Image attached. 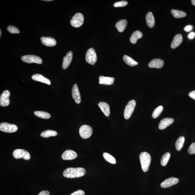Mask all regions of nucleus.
I'll use <instances>...</instances> for the list:
<instances>
[{
  "instance_id": "nucleus-1",
  "label": "nucleus",
  "mask_w": 195,
  "mask_h": 195,
  "mask_svg": "<svg viewBox=\"0 0 195 195\" xmlns=\"http://www.w3.org/2000/svg\"><path fill=\"white\" fill-rule=\"evenodd\" d=\"M86 171L84 168L82 167L69 168L63 172L64 177L68 178H76L83 176L86 174Z\"/></svg>"
},
{
  "instance_id": "nucleus-2",
  "label": "nucleus",
  "mask_w": 195,
  "mask_h": 195,
  "mask_svg": "<svg viewBox=\"0 0 195 195\" xmlns=\"http://www.w3.org/2000/svg\"><path fill=\"white\" fill-rule=\"evenodd\" d=\"M140 160L143 171H148L151 161L150 155L146 152H142L140 155Z\"/></svg>"
},
{
  "instance_id": "nucleus-3",
  "label": "nucleus",
  "mask_w": 195,
  "mask_h": 195,
  "mask_svg": "<svg viewBox=\"0 0 195 195\" xmlns=\"http://www.w3.org/2000/svg\"><path fill=\"white\" fill-rule=\"evenodd\" d=\"M84 22V16L81 13H78L73 16L70 22L72 26L74 28H79L82 26Z\"/></svg>"
},
{
  "instance_id": "nucleus-4",
  "label": "nucleus",
  "mask_w": 195,
  "mask_h": 195,
  "mask_svg": "<svg viewBox=\"0 0 195 195\" xmlns=\"http://www.w3.org/2000/svg\"><path fill=\"white\" fill-rule=\"evenodd\" d=\"M136 105L135 101L132 100L129 101L126 105L124 111V117L126 120L129 119L134 111Z\"/></svg>"
},
{
  "instance_id": "nucleus-5",
  "label": "nucleus",
  "mask_w": 195,
  "mask_h": 195,
  "mask_svg": "<svg viewBox=\"0 0 195 195\" xmlns=\"http://www.w3.org/2000/svg\"><path fill=\"white\" fill-rule=\"evenodd\" d=\"M13 155L14 158L16 159L22 158L26 160H29L30 159V153L23 149H16L13 151Z\"/></svg>"
},
{
  "instance_id": "nucleus-6",
  "label": "nucleus",
  "mask_w": 195,
  "mask_h": 195,
  "mask_svg": "<svg viewBox=\"0 0 195 195\" xmlns=\"http://www.w3.org/2000/svg\"><path fill=\"white\" fill-rule=\"evenodd\" d=\"M86 59L88 63L93 65L97 61V58L96 53L94 49L92 48L89 49L87 51Z\"/></svg>"
},
{
  "instance_id": "nucleus-7",
  "label": "nucleus",
  "mask_w": 195,
  "mask_h": 195,
  "mask_svg": "<svg viewBox=\"0 0 195 195\" xmlns=\"http://www.w3.org/2000/svg\"><path fill=\"white\" fill-rule=\"evenodd\" d=\"M93 129L92 127L88 125H83L79 129V134L81 137L84 139L88 138L92 136Z\"/></svg>"
},
{
  "instance_id": "nucleus-8",
  "label": "nucleus",
  "mask_w": 195,
  "mask_h": 195,
  "mask_svg": "<svg viewBox=\"0 0 195 195\" xmlns=\"http://www.w3.org/2000/svg\"><path fill=\"white\" fill-rule=\"evenodd\" d=\"M22 60L25 63H35L38 64L42 63V60L38 56L34 55H27L22 56Z\"/></svg>"
},
{
  "instance_id": "nucleus-9",
  "label": "nucleus",
  "mask_w": 195,
  "mask_h": 195,
  "mask_svg": "<svg viewBox=\"0 0 195 195\" xmlns=\"http://www.w3.org/2000/svg\"><path fill=\"white\" fill-rule=\"evenodd\" d=\"M18 129L17 126L14 124L7 123H2L0 124V130L2 132L12 133L16 132Z\"/></svg>"
},
{
  "instance_id": "nucleus-10",
  "label": "nucleus",
  "mask_w": 195,
  "mask_h": 195,
  "mask_svg": "<svg viewBox=\"0 0 195 195\" xmlns=\"http://www.w3.org/2000/svg\"><path fill=\"white\" fill-rule=\"evenodd\" d=\"M10 93L9 90L4 91L0 97V105L2 107L8 106L10 103Z\"/></svg>"
},
{
  "instance_id": "nucleus-11",
  "label": "nucleus",
  "mask_w": 195,
  "mask_h": 195,
  "mask_svg": "<svg viewBox=\"0 0 195 195\" xmlns=\"http://www.w3.org/2000/svg\"><path fill=\"white\" fill-rule=\"evenodd\" d=\"M179 182L178 178L176 177H170L165 180L161 184V186L163 188H167L169 187L175 185Z\"/></svg>"
},
{
  "instance_id": "nucleus-12",
  "label": "nucleus",
  "mask_w": 195,
  "mask_h": 195,
  "mask_svg": "<svg viewBox=\"0 0 195 195\" xmlns=\"http://www.w3.org/2000/svg\"><path fill=\"white\" fill-rule=\"evenodd\" d=\"M77 157V153L75 151L70 150L64 151L62 155V158L64 160H72L75 159Z\"/></svg>"
},
{
  "instance_id": "nucleus-13",
  "label": "nucleus",
  "mask_w": 195,
  "mask_h": 195,
  "mask_svg": "<svg viewBox=\"0 0 195 195\" xmlns=\"http://www.w3.org/2000/svg\"><path fill=\"white\" fill-rule=\"evenodd\" d=\"M72 97L75 102L77 104H80L81 101V97L80 91L78 85L75 84L73 87L72 90Z\"/></svg>"
},
{
  "instance_id": "nucleus-14",
  "label": "nucleus",
  "mask_w": 195,
  "mask_h": 195,
  "mask_svg": "<svg viewBox=\"0 0 195 195\" xmlns=\"http://www.w3.org/2000/svg\"><path fill=\"white\" fill-rule=\"evenodd\" d=\"M73 58V53L71 51L68 52L67 55L63 58L62 68L64 70L67 69L71 63Z\"/></svg>"
},
{
  "instance_id": "nucleus-15",
  "label": "nucleus",
  "mask_w": 195,
  "mask_h": 195,
  "mask_svg": "<svg viewBox=\"0 0 195 195\" xmlns=\"http://www.w3.org/2000/svg\"><path fill=\"white\" fill-rule=\"evenodd\" d=\"M174 120L173 118L166 117L161 120L159 124V128L163 130L173 123Z\"/></svg>"
},
{
  "instance_id": "nucleus-16",
  "label": "nucleus",
  "mask_w": 195,
  "mask_h": 195,
  "mask_svg": "<svg viewBox=\"0 0 195 195\" xmlns=\"http://www.w3.org/2000/svg\"><path fill=\"white\" fill-rule=\"evenodd\" d=\"M41 39L42 44L48 47L54 46L57 44L55 39L50 37H42Z\"/></svg>"
},
{
  "instance_id": "nucleus-17",
  "label": "nucleus",
  "mask_w": 195,
  "mask_h": 195,
  "mask_svg": "<svg viewBox=\"0 0 195 195\" xmlns=\"http://www.w3.org/2000/svg\"><path fill=\"white\" fill-rule=\"evenodd\" d=\"M164 62L160 59H153L149 63L148 66L150 68H161L163 66Z\"/></svg>"
},
{
  "instance_id": "nucleus-18",
  "label": "nucleus",
  "mask_w": 195,
  "mask_h": 195,
  "mask_svg": "<svg viewBox=\"0 0 195 195\" xmlns=\"http://www.w3.org/2000/svg\"><path fill=\"white\" fill-rule=\"evenodd\" d=\"M32 78L33 80L37 82H40L49 85H50L51 84L50 81L49 79L45 78L40 74H34L32 76Z\"/></svg>"
},
{
  "instance_id": "nucleus-19",
  "label": "nucleus",
  "mask_w": 195,
  "mask_h": 195,
  "mask_svg": "<svg viewBox=\"0 0 195 195\" xmlns=\"http://www.w3.org/2000/svg\"><path fill=\"white\" fill-rule=\"evenodd\" d=\"M182 41V37L181 34L176 35L173 39L171 43L172 49H175L179 46Z\"/></svg>"
},
{
  "instance_id": "nucleus-20",
  "label": "nucleus",
  "mask_w": 195,
  "mask_h": 195,
  "mask_svg": "<svg viewBox=\"0 0 195 195\" xmlns=\"http://www.w3.org/2000/svg\"><path fill=\"white\" fill-rule=\"evenodd\" d=\"M99 84H105L106 85H112L113 84L114 78L108 77L101 76L99 77Z\"/></svg>"
},
{
  "instance_id": "nucleus-21",
  "label": "nucleus",
  "mask_w": 195,
  "mask_h": 195,
  "mask_svg": "<svg viewBox=\"0 0 195 195\" xmlns=\"http://www.w3.org/2000/svg\"><path fill=\"white\" fill-rule=\"evenodd\" d=\"M98 105L104 115L107 117H109L110 114L109 105L104 102L99 103Z\"/></svg>"
},
{
  "instance_id": "nucleus-22",
  "label": "nucleus",
  "mask_w": 195,
  "mask_h": 195,
  "mask_svg": "<svg viewBox=\"0 0 195 195\" xmlns=\"http://www.w3.org/2000/svg\"><path fill=\"white\" fill-rule=\"evenodd\" d=\"M147 26L149 27L152 28L155 25V22L154 16L151 12H149L146 16Z\"/></svg>"
},
{
  "instance_id": "nucleus-23",
  "label": "nucleus",
  "mask_w": 195,
  "mask_h": 195,
  "mask_svg": "<svg viewBox=\"0 0 195 195\" xmlns=\"http://www.w3.org/2000/svg\"><path fill=\"white\" fill-rule=\"evenodd\" d=\"M127 25V21L126 20H121L118 21L115 25L116 28L118 32H123L125 30Z\"/></svg>"
},
{
  "instance_id": "nucleus-24",
  "label": "nucleus",
  "mask_w": 195,
  "mask_h": 195,
  "mask_svg": "<svg viewBox=\"0 0 195 195\" xmlns=\"http://www.w3.org/2000/svg\"><path fill=\"white\" fill-rule=\"evenodd\" d=\"M142 37V34L140 31L137 30L135 31L130 36V42L132 44H136L138 39L141 38Z\"/></svg>"
},
{
  "instance_id": "nucleus-25",
  "label": "nucleus",
  "mask_w": 195,
  "mask_h": 195,
  "mask_svg": "<svg viewBox=\"0 0 195 195\" xmlns=\"http://www.w3.org/2000/svg\"><path fill=\"white\" fill-rule=\"evenodd\" d=\"M123 59L125 63L131 67H133L138 64V62L135 61L133 59L127 55H124L123 56Z\"/></svg>"
},
{
  "instance_id": "nucleus-26",
  "label": "nucleus",
  "mask_w": 195,
  "mask_h": 195,
  "mask_svg": "<svg viewBox=\"0 0 195 195\" xmlns=\"http://www.w3.org/2000/svg\"><path fill=\"white\" fill-rule=\"evenodd\" d=\"M171 13L174 18H181L185 17L186 14L185 12L180 10H172Z\"/></svg>"
},
{
  "instance_id": "nucleus-27",
  "label": "nucleus",
  "mask_w": 195,
  "mask_h": 195,
  "mask_svg": "<svg viewBox=\"0 0 195 195\" xmlns=\"http://www.w3.org/2000/svg\"><path fill=\"white\" fill-rule=\"evenodd\" d=\"M57 134V132L55 130H47L41 133V136L42 137L47 138L52 136H56Z\"/></svg>"
},
{
  "instance_id": "nucleus-28",
  "label": "nucleus",
  "mask_w": 195,
  "mask_h": 195,
  "mask_svg": "<svg viewBox=\"0 0 195 195\" xmlns=\"http://www.w3.org/2000/svg\"><path fill=\"white\" fill-rule=\"evenodd\" d=\"M34 114L37 117L43 119H49L51 117V115L49 113L42 111H35Z\"/></svg>"
},
{
  "instance_id": "nucleus-29",
  "label": "nucleus",
  "mask_w": 195,
  "mask_h": 195,
  "mask_svg": "<svg viewBox=\"0 0 195 195\" xmlns=\"http://www.w3.org/2000/svg\"><path fill=\"white\" fill-rule=\"evenodd\" d=\"M103 157L105 158V161L109 162V163L112 164H116V159L114 157L112 156L111 154L107 153H103Z\"/></svg>"
},
{
  "instance_id": "nucleus-30",
  "label": "nucleus",
  "mask_w": 195,
  "mask_h": 195,
  "mask_svg": "<svg viewBox=\"0 0 195 195\" xmlns=\"http://www.w3.org/2000/svg\"><path fill=\"white\" fill-rule=\"evenodd\" d=\"M184 137V136L180 137L178 140L176 141L175 143V146L176 150L177 151H180L183 147L185 142Z\"/></svg>"
},
{
  "instance_id": "nucleus-31",
  "label": "nucleus",
  "mask_w": 195,
  "mask_h": 195,
  "mask_svg": "<svg viewBox=\"0 0 195 195\" xmlns=\"http://www.w3.org/2000/svg\"><path fill=\"white\" fill-rule=\"evenodd\" d=\"M171 157V154L169 153H165L162 157L161 163V165L165 166L167 165L169 161L170 157Z\"/></svg>"
},
{
  "instance_id": "nucleus-32",
  "label": "nucleus",
  "mask_w": 195,
  "mask_h": 195,
  "mask_svg": "<svg viewBox=\"0 0 195 195\" xmlns=\"http://www.w3.org/2000/svg\"><path fill=\"white\" fill-rule=\"evenodd\" d=\"M163 107L162 105H160L155 109L152 113V117L153 119H155L158 117L163 111Z\"/></svg>"
},
{
  "instance_id": "nucleus-33",
  "label": "nucleus",
  "mask_w": 195,
  "mask_h": 195,
  "mask_svg": "<svg viewBox=\"0 0 195 195\" xmlns=\"http://www.w3.org/2000/svg\"><path fill=\"white\" fill-rule=\"evenodd\" d=\"M7 30L9 32L12 34H18L20 31L16 27L12 26H8Z\"/></svg>"
},
{
  "instance_id": "nucleus-34",
  "label": "nucleus",
  "mask_w": 195,
  "mask_h": 195,
  "mask_svg": "<svg viewBox=\"0 0 195 195\" xmlns=\"http://www.w3.org/2000/svg\"><path fill=\"white\" fill-rule=\"evenodd\" d=\"M128 3L126 1H121L117 2L114 4L113 6L115 7H124L128 5Z\"/></svg>"
},
{
  "instance_id": "nucleus-35",
  "label": "nucleus",
  "mask_w": 195,
  "mask_h": 195,
  "mask_svg": "<svg viewBox=\"0 0 195 195\" xmlns=\"http://www.w3.org/2000/svg\"><path fill=\"white\" fill-rule=\"evenodd\" d=\"M188 153L190 154H195V143H193L188 149Z\"/></svg>"
},
{
  "instance_id": "nucleus-36",
  "label": "nucleus",
  "mask_w": 195,
  "mask_h": 195,
  "mask_svg": "<svg viewBox=\"0 0 195 195\" xmlns=\"http://www.w3.org/2000/svg\"><path fill=\"white\" fill-rule=\"evenodd\" d=\"M85 192L82 190H78L76 191L70 195H85Z\"/></svg>"
},
{
  "instance_id": "nucleus-37",
  "label": "nucleus",
  "mask_w": 195,
  "mask_h": 195,
  "mask_svg": "<svg viewBox=\"0 0 195 195\" xmlns=\"http://www.w3.org/2000/svg\"><path fill=\"white\" fill-rule=\"evenodd\" d=\"M189 96L195 100V90L192 91L188 94Z\"/></svg>"
},
{
  "instance_id": "nucleus-38",
  "label": "nucleus",
  "mask_w": 195,
  "mask_h": 195,
  "mask_svg": "<svg viewBox=\"0 0 195 195\" xmlns=\"http://www.w3.org/2000/svg\"><path fill=\"white\" fill-rule=\"evenodd\" d=\"M50 193L49 191L47 190H44L42 191L41 192L39 193L38 195H50Z\"/></svg>"
},
{
  "instance_id": "nucleus-39",
  "label": "nucleus",
  "mask_w": 195,
  "mask_h": 195,
  "mask_svg": "<svg viewBox=\"0 0 195 195\" xmlns=\"http://www.w3.org/2000/svg\"><path fill=\"white\" fill-rule=\"evenodd\" d=\"M195 36V33L194 32H191L188 35V38L190 39H193L194 38Z\"/></svg>"
},
{
  "instance_id": "nucleus-40",
  "label": "nucleus",
  "mask_w": 195,
  "mask_h": 195,
  "mask_svg": "<svg viewBox=\"0 0 195 195\" xmlns=\"http://www.w3.org/2000/svg\"><path fill=\"white\" fill-rule=\"evenodd\" d=\"M192 29V26H186L185 28H184V30L186 32H189L190 30H191Z\"/></svg>"
},
{
  "instance_id": "nucleus-41",
  "label": "nucleus",
  "mask_w": 195,
  "mask_h": 195,
  "mask_svg": "<svg viewBox=\"0 0 195 195\" xmlns=\"http://www.w3.org/2000/svg\"><path fill=\"white\" fill-rule=\"evenodd\" d=\"M191 2L193 5L195 6V0H192Z\"/></svg>"
},
{
  "instance_id": "nucleus-42",
  "label": "nucleus",
  "mask_w": 195,
  "mask_h": 195,
  "mask_svg": "<svg viewBox=\"0 0 195 195\" xmlns=\"http://www.w3.org/2000/svg\"><path fill=\"white\" fill-rule=\"evenodd\" d=\"M46 1V2H51V1H53V0H43V1Z\"/></svg>"
},
{
  "instance_id": "nucleus-43",
  "label": "nucleus",
  "mask_w": 195,
  "mask_h": 195,
  "mask_svg": "<svg viewBox=\"0 0 195 195\" xmlns=\"http://www.w3.org/2000/svg\"><path fill=\"white\" fill-rule=\"evenodd\" d=\"M1 34H2V30L1 29V30H0V37H1Z\"/></svg>"
}]
</instances>
